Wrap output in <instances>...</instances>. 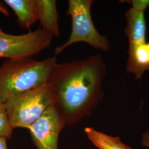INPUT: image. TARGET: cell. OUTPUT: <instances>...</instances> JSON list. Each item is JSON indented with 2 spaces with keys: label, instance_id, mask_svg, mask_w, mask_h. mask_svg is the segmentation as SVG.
<instances>
[{
  "label": "cell",
  "instance_id": "12",
  "mask_svg": "<svg viewBox=\"0 0 149 149\" xmlns=\"http://www.w3.org/2000/svg\"><path fill=\"white\" fill-rule=\"evenodd\" d=\"M13 130L6 113L4 103L0 101V137L11 138Z\"/></svg>",
  "mask_w": 149,
  "mask_h": 149
},
{
  "label": "cell",
  "instance_id": "6",
  "mask_svg": "<svg viewBox=\"0 0 149 149\" xmlns=\"http://www.w3.org/2000/svg\"><path fill=\"white\" fill-rule=\"evenodd\" d=\"M65 125L64 118L55 104L28 129L37 149H58L59 134Z\"/></svg>",
  "mask_w": 149,
  "mask_h": 149
},
{
  "label": "cell",
  "instance_id": "10",
  "mask_svg": "<svg viewBox=\"0 0 149 149\" xmlns=\"http://www.w3.org/2000/svg\"><path fill=\"white\" fill-rule=\"evenodd\" d=\"M127 71L141 79L144 72L149 71V42L129 49Z\"/></svg>",
  "mask_w": 149,
  "mask_h": 149
},
{
  "label": "cell",
  "instance_id": "1",
  "mask_svg": "<svg viewBox=\"0 0 149 149\" xmlns=\"http://www.w3.org/2000/svg\"><path fill=\"white\" fill-rule=\"evenodd\" d=\"M106 73V63L100 54L54 66L47 82L66 124L91 115L104 96L102 82Z\"/></svg>",
  "mask_w": 149,
  "mask_h": 149
},
{
  "label": "cell",
  "instance_id": "7",
  "mask_svg": "<svg viewBox=\"0 0 149 149\" xmlns=\"http://www.w3.org/2000/svg\"><path fill=\"white\" fill-rule=\"evenodd\" d=\"M132 7L125 14L127 25L125 33L128 38L129 49L146 43V23L145 12L149 0H133Z\"/></svg>",
  "mask_w": 149,
  "mask_h": 149
},
{
  "label": "cell",
  "instance_id": "4",
  "mask_svg": "<svg viewBox=\"0 0 149 149\" xmlns=\"http://www.w3.org/2000/svg\"><path fill=\"white\" fill-rule=\"evenodd\" d=\"M93 0H69L67 15L71 18V32L68 40L54 49L55 56L74 43H85L92 48L108 51L111 48L108 38L99 33L91 15Z\"/></svg>",
  "mask_w": 149,
  "mask_h": 149
},
{
  "label": "cell",
  "instance_id": "8",
  "mask_svg": "<svg viewBox=\"0 0 149 149\" xmlns=\"http://www.w3.org/2000/svg\"><path fill=\"white\" fill-rule=\"evenodd\" d=\"M4 2L14 12L22 28L29 29L38 21L36 0H5Z\"/></svg>",
  "mask_w": 149,
  "mask_h": 149
},
{
  "label": "cell",
  "instance_id": "15",
  "mask_svg": "<svg viewBox=\"0 0 149 149\" xmlns=\"http://www.w3.org/2000/svg\"><path fill=\"white\" fill-rule=\"evenodd\" d=\"M7 140V138L5 137H0V149H8Z\"/></svg>",
  "mask_w": 149,
  "mask_h": 149
},
{
  "label": "cell",
  "instance_id": "14",
  "mask_svg": "<svg viewBox=\"0 0 149 149\" xmlns=\"http://www.w3.org/2000/svg\"><path fill=\"white\" fill-rule=\"evenodd\" d=\"M0 13L7 17H8L10 16V13L8 10L6 6L5 3L0 1Z\"/></svg>",
  "mask_w": 149,
  "mask_h": 149
},
{
  "label": "cell",
  "instance_id": "3",
  "mask_svg": "<svg viewBox=\"0 0 149 149\" xmlns=\"http://www.w3.org/2000/svg\"><path fill=\"white\" fill-rule=\"evenodd\" d=\"M56 104L48 82L32 90L12 96L4 103L11 127L29 128L49 107Z\"/></svg>",
  "mask_w": 149,
  "mask_h": 149
},
{
  "label": "cell",
  "instance_id": "5",
  "mask_svg": "<svg viewBox=\"0 0 149 149\" xmlns=\"http://www.w3.org/2000/svg\"><path fill=\"white\" fill-rule=\"evenodd\" d=\"M53 42V36L42 27L21 35L3 32L0 24V58H32Z\"/></svg>",
  "mask_w": 149,
  "mask_h": 149
},
{
  "label": "cell",
  "instance_id": "2",
  "mask_svg": "<svg viewBox=\"0 0 149 149\" xmlns=\"http://www.w3.org/2000/svg\"><path fill=\"white\" fill-rule=\"evenodd\" d=\"M56 56L38 61L32 58L6 59L0 65V101L47 83Z\"/></svg>",
  "mask_w": 149,
  "mask_h": 149
},
{
  "label": "cell",
  "instance_id": "11",
  "mask_svg": "<svg viewBox=\"0 0 149 149\" xmlns=\"http://www.w3.org/2000/svg\"><path fill=\"white\" fill-rule=\"evenodd\" d=\"M87 138L99 149H133L124 144L119 137H114L87 127L84 130Z\"/></svg>",
  "mask_w": 149,
  "mask_h": 149
},
{
  "label": "cell",
  "instance_id": "13",
  "mask_svg": "<svg viewBox=\"0 0 149 149\" xmlns=\"http://www.w3.org/2000/svg\"><path fill=\"white\" fill-rule=\"evenodd\" d=\"M141 142L143 146L149 148V129L143 134Z\"/></svg>",
  "mask_w": 149,
  "mask_h": 149
},
{
  "label": "cell",
  "instance_id": "9",
  "mask_svg": "<svg viewBox=\"0 0 149 149\" xmlns=\"http://www.w3.org/2000/svg\"><path fill=\"white\" fill-rule=\"evenodd\" d=\"M36 3L40 27L53 37H59V14L56 7V1L36 0Z\"/></svg>",
  "mask_w": 149,
  "mask_h": 149
}]
</instances>
